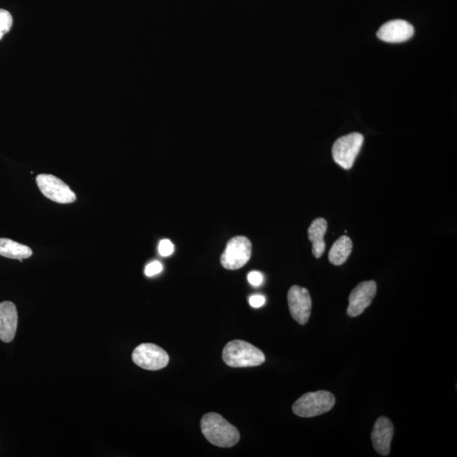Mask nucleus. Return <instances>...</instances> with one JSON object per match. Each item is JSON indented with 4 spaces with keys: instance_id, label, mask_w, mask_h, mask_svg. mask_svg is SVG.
Instances as JSON below:
<instances>
[{
    "instance_id": "19",
    "label": "nucleus",
    "mask_w": 457,
    "mask_h": 457,
    "mask_svg": "<svg viewBox=\"0 0 457 457\" xmlns=\"http://www.w3.org/2000/svg\"><path fill=\"white\" fill-rule=\"evenodd\" d=\"M248 279L249 283L253 285V287H258V285L263 283V276L260 272L252 271L251 273L248 274Z\"/></svg>"
},
{
    "instance_id": "16",
    "label": "nucleus",
    "mask_w": 457,
    "mask_h": 457,
    "mask_svg": "<svg viewBox=\"0 0 457 457\" xmlns=\"http://www.w3.org/2000/svg\"><path fill=\"white\" fill-rule=\"evenodd\" d=\"M13 25V18L10 12L0 9V40L4 35L10 32Z\"/></svg>"
},
{
    "instance_id": "4",
    "label": "nucleus",
    "mask_w": 457,
    "mask_h": 457,
    "mask_svg": "<svg viewBox=\"0 0 457 457\" xmlns=\"http://www.w3.org/2000/svg\"><path fill=\"white\" fill-rule=\"evenodd\" d=\"M252 248L251 241L247 237H233L228 241L225 252L221 255V265L228 270L241 269L251 258Z\"/></svg>"
},
{
    "instance_id": "8",
    "label": "nucleus",
    "mask_w": 457,
    "mask_h": 457,
    "mask_svg": "<svg viewBox=\"0 0 457 457\" xmlns=\"http://www.w3.org/2000/svg\"><path fill=\"white\" fill-rule=\"evenodd\" d=\"M287 299L290 313L292 318L302 325L309 322L312 310L309 292L306 288L293 285L289 290Z\"/></svg>"
},
{
    "instance_id": "6",
    "label": "nucleus",
    "mask_w": 457,
    "mask_h": 457,
    "mask_svg": "<svg viewBox=\"0 0 457 457\" xmlns=\"http://www.w3.org/2000/svg\"><path fill=\"white\" fill-rule=\"evenodd\" d=\"M37 185L47 199L61 204H72L77 199L75 192L62 180L53 175L41 174L37 178Z\"/></svg>"
},
{
    "instance_id": "20",
    "label": "nucleus",
    "mask_w": 457,
    "mask_h": 457,
    "mask_svg": "<svg viewBox=\"0 0 457 457\" xmlns=\"http://www.w3.org/2000/svg\"><path fill=\"white\" fill-rule=\"evenodd\" d=\"M265 297L261 295H254L249 298V303L251 307L258 309L265 305Z\"/></svg>"
},
{
    "instance_id": "13",
    "label": "nucleus",
    "mask_w": 457,
    "mask_h": 457,
    "mask_svg": "<svg viewBox=\"0 0 457 457\" xmlns=\"http://www.w3.org/2000/svg\"><path fill=\"white\" fill-rule=\"evenodd\" d=\"M327 221L323 218L316 219L309 228V238L313 243V253L315 258L322 257L325 251L324 237L327 231Z\"/></svg>"
},
{
    "instance_id": "2",
    "label": "nucleus",
    "mask_w": 457,
    "mask_h": 457,
    "mask_svg": "<svg viewBox=\"0 0 457 457\" xmlns=\"http://www.w3.org/2000/svg\"><path fill=\"white\" fill-rule=\"evenodd\" d=\"M222 358L224 362L231 368L257 367L265 362V356L261 350L241 340L227 343L223 350Z\"/></svg>"
},
{
    "instance_id": "18",
    "label": "nucleus",
    "mask_w": 457,
    "mask_h": 457,
    "mask_svg": "<svg viewBox=\"0 0 457 457\" xmlns=\"http://www.w3.org/2000/svg\"><path fill=\"white\" fill-rule=\"evenodd\" d=\"M162 270V263L159 261H153L148 263L146 268H145V275L148 277H152L161 273Z\"/></svg>"
},
{
    "instance_id": "5",
    "label": "nucleus",
    "mask_w": 457,
    "mask_h": 457,
    "mask_svg": "<svg viewBox=\"0 0 457 457\" xmlns=\"http://www.w3.org/2000/svg\"><path fill=\"white\" fill-rule=\"evenodd\" d=\"M363 136L354 133L336 141L332 148L333 159L343 169L353 168L363 144Z\"/></svg>"
},
{
    "instance_id": "9",
    "label": "nucleus",
    "mask_w": 457,
    "mask_h": 457,
    "mask_svg": "<svg viewBox=\"0 0 457 457\" xmlns=\"http://www.w3.org/2000/svg\"><path fill=\"white\" fill-rule=\"evenodd\" d=\"M377 292L375 281H363L356 287L349 297L347 314L350 317H358L370 306Z\"/></svg>"
},
{
    "instance_id": "12",
    "label": "nucleus",
    "mask_w": 457,
    "mask_h": 457,
    "mask_svg": "<svg viewBox=\"0 0 457 457\" xmlns=\"http://www.w3.org/2000/svg\"><path fill=\"white\" fill-rule=\"evenodd\" d=\"M18 314L16 307L11 302L0 303V340L4 342H11L14 340Z\"/></svg>"
},
{
    "instance_id": "1",
    "label": "nucleus",
    "mask_w": 457,
    "mask_h": 457,
    "mask_svg": "<svg viewBox=\"0 0 457 457\" xmlns=\"http://www.w3.org/2000/svg\"><path fill=\"white\" fill-rule=\"evenodd\" d=\"M201 430L207 441L219 447L230 448L240 441L238 429L218 413H207L201 420Z\"/></svg>"
},
{
    "instance_id": "15",
    "label": "nucleus",
    "mask_w": 457,
    "mask_h": 457,
    "mask_svg": "<svg viewBox=\"0 0 457 457\" xmlns=\"http://www.w3.org/2000/svg\"><path fill=\"white\" fill-rule=\"evenodd\" d=\"M351 251H353V241L348 236H342L336 241L329 251V262L334 265H342L348 259Z\"/></svg>"
},
{
    "instance_id": "3",
    "label": "nucleus",
    "mask_w": 457,
    "mask_h": 457,
    "mask_svg": "<svg viewBox=\"0 0 457 457\" xmlns=\"http://www.w3.org/2000/svg\"><path fill=\"white\" fill-rule=\"evenodd\" d=\"M336 398L329 391L320 390L303 395L293 404L292 411L302 417H313L331 411Z\"/></svg>"
},
{
    "instance_id": "17",
    "label": "nucleus",
    "mask_w": 457,
    "mask_h": 457,
    "mask_svg": "<svg viewBox=\"0 0 457 457\" xmlns=\"http://www.w3.org/2000/svg\"><path fill=\"white\" fill-rule=\"evenodd\" d=\"M174 245L168 239L162 240L159 245V253L163 257L170 256L174 253Z\"/></svg>"
},
{
    "instance_id": "11",
    "label": "nucleus",
    "mask_w": 457,
    "mask_h": 457,
    "mask_svg": "<svg viewBox=\"0 0 457 457\" xmlns=\"http://www.w3.org/2000/svg\"><path fill=\"white\" fill-rule=\"evenodd\" d=\"M393 435L394 427L391 421L385 417L378 419L371 435L373 446L378 453L384 456L390 454Z\"/></svg>"
},
{
    "instance_id": "7",
    "label": "nucleus",
    "mask_w": 457,
    "mask_h": 457,
    "mask_svg": "<svg viewBox=\"0 0 457 457\" xmlns=\"http://www.w3.org/2000/svg\"><path fill=\"white\" fill-rule=\"evenodd\" d=\"M133 360L140 368L156 371L168 365L170 358L166 351L159 346L144 343L134 350Z\"/></svg>"
},
{
    "instance_id": "10",
    "label": "nucleus",
    "mask_w": 457,
    "mask_h": 457,
    "mask_svg": "<svg viewBox=\"0 0 457 457\" xmlns=\"http://www.w3.org/2000/svg\"><path fill=\"white\" fill-rule=\"evenodd\" d=\"M413 34L414 28L409 23L403 20H394L382 26L378 31L377 36L386 43H399L409 40Z\"/></svg>"
},
{
    "instance_id": "14",
    "label": "nucleus",
    "mask_w": 457,
    "mask_h": 457,
    "mask_svg": "<svg viewBox=\"0 0 457 457\" xmlns=\"http://www.w3.org/2000/svg\"><path fill=\"white\" fill-rule=\"evenodd\" d=\"M33 250L28 246L16 243V241L7 238H0V256L4 258L18 259L21 262L23 259L32 257Z\"/></svg>"
}]
</instances>
